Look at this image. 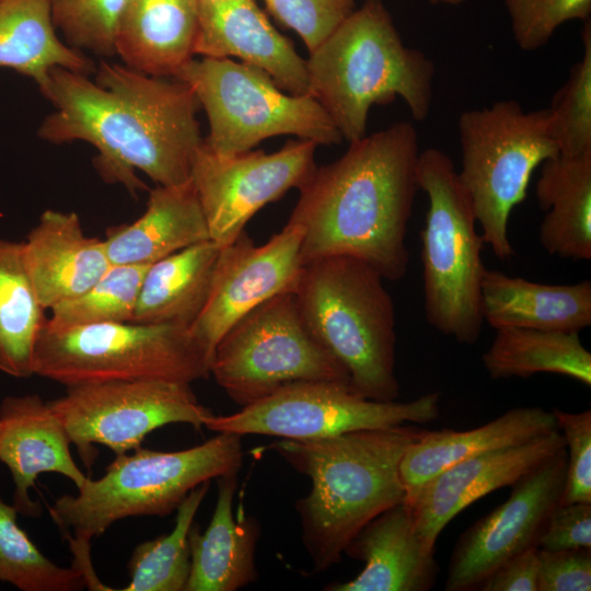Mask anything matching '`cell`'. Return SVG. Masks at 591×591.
I'll use <instances>...</instances> for the list:
<instances>
[{"label":"cell","mask_w":591,"mask_h":591,"mask_svg":"<svg viewBox=\"0 0 591 591\" xmlns=\"http://www.w3.org/2000/svg\"><path fill=\"white\" fill-rule=\"evenodd\" d=\"M95 72L91 80L61 67L50 70L40 93L55 111L39 125L38 137L54 144H92L103 179L132 195L146 188L137 171L162 186L188 182L204 141L192 88L105 60Z\"/></svg>","instance_id":"6da1fadb"},{"label":"cell","mask_w":591,"mask_h":591,"mask_svg":"<svg viewBox=\"0 0 591 591\" xmlns=\"http://www.w3.org/2000/svg\"><path fill=\"white\" fill-rule=\"evenodd\" d=\"M419 152L414 126L399 121L349 142L339 159L316 167L299 189L288 221L303 229V265L327 256H351L384 280L404 278Z\"/></svg>","instance_id":"7a4b0ae2"},{"label":"cell","mask_w":591,"mask_h":591,"mask_svg":"<svg viewBox=\"0 0 591 591\" xmlns=\"http://www.w3.org/2000/svg\"><path fill=\"white\" fill-rule=\"evenodd\" d=\"M421 431L401 425L318 439H280L269 445L311 480L310 493L296 502V510L315 571L339 563L364 525L405 501L399 463Z\"/></svg>","instance_id":"3957f363"},{"label":"cell","mask_w":591,"mask_h":591,"mask_svg":"<svg viewBox=\"0 0 591 591\" xmlns=\"http://www.w3.org/2000/svg\"><path fill=\"white\" fill-rule=\"evenodd\" d=\"M310 94L348 142L366 135L373 105L401 97L415 120L429 115L434 65L407 47L382 0H366L306 59Z\"/></svg>","instance_id":"277c9868"},{"label":"cell","mask_w":591,"mask_h":591,"mask_svg":"<svg viewBox=\"0 0 591 591\" xmlns=\"http://www.w3.org/2000/svg\"><path fill=\"white\" fill-rule=\"evenodd\" d=\"M383 280L358 258L327 256L303 265L293 294L308 329L346 370L351 389L389 402L398 397L399 383L395 306Z\"/></svg>","instance_id":"5b68a950"},{"label":"cell","mask_w":591,"mask_h":591,"mask_svg":"<svg viewBox=\"0 0 591 591\" xmlns=\"http://www.w3.org/2000/svg\"><path fill=\"white\" fill-rule=\"evenodd\" d=\"M242 437L218 432L181 451L138 448L116 455L97 479L88 478L76 495L58 497L53 520L73 538L89 542L114 522L142 515L165 517L204 482L237 474L243 462Z\"/></svg>","instance_id":"8992f818"},{"label":"cell","mask_w":591,"mask_h":591,"mask_svg":"<svg viewBox=\"0 0 591 591\" xmlns=\"http://www.w3.org/2000/svg\"><path fill=\"white\" fill-rule=\"evenodd\" d=\"M418 189L428 198L420 231L427 322L461 344H475L484 323L480 286L484 241L451 158L440 149L419 152Z\"/></svg>","instance_id":"52a82bcc"},{"label":"cell","mask_w":591,"mask_h":591,"mask_svg":"<svg viewBox=\"0 0 591 591\" xmlns=\"http://www.w3.org/2000/svg\"><path fill=\"white\" fill-rule=\"evenodd\" d=\"M461 184L471 200L482 237L501 260L514 255L508 235L512 209L528 194L531 176L558 155L547 109L525 112L514 100L464 111L459 117Z\"/></svg>","instance_id":"ba28073f"},{"label":"cell","mask_w":591,"mask_h":591,"mask_svg":"<svg viewBox=\"0 0 591 591\" xmlns=\"http://www.w3.org/2000/svg\"><path fill=\"white\" fill-rule=\"evenodd\" d=\"M210 361L189 327L136 322L54 326L46 321L33 369L66 386L136 380L190 384L210 375Z\"/></svg>","instance_id":"9c48e42d"},{"label":"cell","mask_w":591,"mask_h":591,"mask_svg":"<svg viewBox=\"0 0 591 591\" xmlns=\"http://www.w3.org/2000/svg\"><path fill=\"white\" fill-rule=\"evenodd\" d=\"M174 78L194 91L209 123L204 143L217 154L246 152L282 135L317 146L343 140L314 96L286 93L268 74L246 63L230 58H192Z\"/></svg>","instance_id":"30bf717a"},{"label":"cell","mask_w":591,"mask_h":591,"mask_svg":"<svg viewBox=\"0 0 591 591\" xmlns=\"http://www.w3.org/2000/svg\"><path fill=\"white\" fill-rule=\"evenodd\" d=\"M210 375L242 407L296 382L350 384L346 370L308 329L293 292L277 294L239 318L218 341Z\"/></svg>","instance_id":"8fae6325"},{"label":"cell","mask_w":591,"mask_h":591,"mask_svg":"<svg viewBox=\"0 0 591 591\" xmlns=\"http://www.w3.org/2000/svg\"><path fill=\"white\" fill-rule=\"evenodd\" d=\"M440 394L414 401H375L338 381H303L225 416L213 415L205 427L215 432L265 434L305 440L346 432L390 428L405 422L428 424L439 417Z\"/></svg>","instance_id":"7c38bea8"},{"label":"cell","mask_w":591,"mask_h":591,"mask_svg":"<svg viewBox=\"0 0 591 591\" xmlns=\"http://www.w3.org/2000/svg\"><path fill=\"white\" fill-rule=\"evenodd\" d=\"M47 403L88 467L96 456L94 444L120 455L140 448L150 432L165 425L200 430L215 415L199 403L189 383L166 380L72 385Z\"/></svg>","instance_id":"4fadbf2b"},{"label":"cell","mask_w":591,"mask_h":591,"mask_svg":"<svg viewBox=\"0 0 591 591\" xmlns=\"http://www.w3.org/2000/svg\"><path fill=\"white\" fill-rule=\"evenodd\" d=\"M317 144L289 140L280 150L220 155L204 143L192 163L190 179L200 200L210 240L232 243L252 217L291 188L300 189L315 169Z\"/></svg>","instance_id":"5bb4252c"},{"label":"cell","mask_w":591,"mask_h":591,"mask_svg":"<svg viewBox=\"0 0 591 591\" xmlns=\"http://www.w3.org/2000/svg\"><path fill=\"white\" fill-rule=\"evenodd\" d=\"M567 470V450L513 484L510 497L477 520L457 540L444 589L477 590L501 564L537 547L548 517L560 505Z\"/></svg>","instance_id":"9a60e30c"},{"label":"cell","mask_w":591,"mask_h":591,"mask_svg":"<svg viewBox=\"0 0 591 591\" xmlns=\"http://www.w3.org/2000/svg\"><path fill=\"white\" fill-rule=\"evenodd\" d=\"M303 229L287 222L266 243L256 245L243 231L221 247L208 300L189 331L212 358L223 334L268 299L293 292L303 263Z\"/></svg>","instance_id":"2e32d148"},{"label":"cell","mask_w":591,"mask_h":591,"mask_svg":"<svg viewBox=\"0 0 591 591\" xmlns=\"http://www.w3.org/2000/svg\"><path fill=\"white\" fill-rule=\"evenodd\" d=\"M566 448L560 430L461 461L429 479L406 502L424 547L433 552L442 530L462 510L485 495L512 486Z\"/></svg>","instance_id":"e0dca14e"},{"label":"cell","mask_w":591,"mask_h":591,"mask_svg":"<svg viewBox=\"0 0 591 591\" xmlns=\"http://www.w3.org/2000/svg\"><path fill=\"white\" fill-rule=\"evenodd\" d=\"M198 10L195 56L235 57L264 71L288 93L310 94L306 60L254 0L204 1Z\"/></svg>","instance_id":"ac0fdd59"},{"label":"cell","mask_w":591,"mask_h":591,"mask_svg":"<svg viewBox=\"0 0 591 591\" xmlns=\"http://www.w3.org/2000/svg\"><path fill=\"white\" fill-rule=\"evenodd\" d=\"M70 439L48 403L37 394L7 396L0 404V462L14 483L13 506L38 517L40 503L30 495L37 477L57 473L79 489L89 478L76 464Z\"/></svg>","instance_id":"d6986e66"},{"label":"cell","mask_w":591,"mask_h":591,"mask_svg":"<svg viewBox=\"0 0 591 591\" xmlns=\"http://www.w3.org/2000/svg\"><path fill=\"white\" fill-rule=\"evenodd\" d=\"M23 254L46 310L85 292L112 265L104 241L86 236L72 211L45 210L26 235Z\"/></svg>","instance_id":"ffe728a7"},{"label":"cell","mask_w":591,"mask_h":591,"mask_svg":"<svg viewBox=\"0 0 591 591\" xmlns=\"http://www.w3.org/2000/svg\"><path fill=\"white\" fill-rule=\"evenodd\" d=\"M347 556L363 561L354 579L329 584L328 591H427L438 565L421 544L410 507L397 503L371 520L347 544Z\"/></svg>","instance_id":"44dd1931"},{"label":"cell","mask_w":591,"mask_h":591,"mask_svg":"<svg viewBox=\"0 0 591 591\" xmlns=\"http://www.w3.org/2000/svg\"><path fill=\"white\" fill-rule=\"evenodd\" d=\"M557 429L553 412L541 407H518L471 430H422L406 449L399 463L405 502H410L433 476L461 461Z\"/></svg>","instance_id":"7402d4cb"},{"label":"cell","mask_w":591,"mask_h":591,"mask_svg":"<svg viewBox=\"0 0 591 591\" xmlns=\"http://www.w3.org/2000/svg\"><path fill=\"white\" fill-rule=\"evenodd\" d=\"M210 240L195 186L158 185L134 222L108 229L103 240L111 264L151 265L183 248Z\"/></svg>","instance_id":"603a6c76"},{"label":"cell","mask_w":591,"mask_h":591,"mask_svg":"<svg viewBox=\"0 0 591 591\" xmlns=\"http://www.w3.org/2000/svg\"><path fill=\"white\" fill-rule=\"evenodd\" d=\"M211 520L204 532L188 533L190 570L185 591H235L257 578V522L233 510L237 474L220 476Z\"/></svg>","instance_id":"cb8c5ba5"},{"label":"cell","mask_w":591,"mask_h":591,"mask_svg":"<svg viewBox=\"0 0 591 591\" xmlns=\"http://www.w3.org/2000/svg\"><path fill=\"white\" fill-rule=\"evenodd\" d=\"M198 26V0H127L116 55L141 73L174 78L195 56Z\"/></svg>","instance_id":"d4e9b609"},{"label":"cell","mask_w":591,"mask_h":591,"mask_svg":"<svg viewBox=\"0 0 591 591\" xmlns=\"http://www.w3.org/2000/svg\"><path fill=\"white\" fill-rule=\"evenodd\" d=\"M480 313L491 327L579 333L591 325V281L546 285L485 268Z\"/></svg>","instance_id":"484cf974"},{"label":"cell","mask_w":591,"mask_h":591,"mask_svg":"<svg viewBox=\"0 0 591 591\" xmlns=\"http://www.w3.org/2000/svg\"><path fill=\"white\" fill-rule=\"evenodd\" d=\"M536 198L546 211L538 239L552 256L591 259V152L544 161Z\"/></svg>","instance_id":"4316f807"},{"label":"cell","mask_w":591,"mask_h":591,"mask_svg":"<svg viewBox=\"0 0 591 591\" xmlns=\"http://www.w3.org/2000/svg\"><path fill=\"white\" fill-rule=\"evenodd\" d=\"M220 250L208 240L151 264L132 322L190 327L208 300Z\"/></svg>","instance_id":"83f0119b"},{"label":"cell","mask_w":591,"mask_h":591,"mask_svg":"<svg viewBox=\"0 0 591 591\" xmlns=\"http://www.w3.org/2000/svg\"><path fill=\"white\" fill-rule=\"evenodd\" d=\"M56 67L95 72L89 58L57 36L46 0H0V68L33 79L42 91Z\"/></svg>","instance_id":"f1b7e54d"},{"label":"cell","mask_w":591,"mask_h":591,"mask_svg":"<svg viewBox=\"0 0 591 591\" xmlns=\"http://www.w3.org/2000/svg\"><path fill=\"white\" fill-rule=\"evenodd\" d=\"M482 361L494 380L526 379L547 372L591 385V354L582 345L579 333L499 327Z\"/></svg>","instance_id":"f546056e"},{"label":"cell","mask_w":591,"mask_h":591,"mask_svg":"<svg viewBox=\"0 0 591 591\" xmlns=\"http://www.w3.org/2000/svg\"><path fill=\"white\" fill-rule=\"evenodd\" d=\"M24 263L23 242L0 239V371L13 378L34 375L37 338L45 325Z\"/></svg>","instance_id":"4dcf8cb0"},{"label":"cell","mask_w":591,"mask_h":591,"mask_svg":"<svg viewBox=\"0 0 591 591\" xmlns=\"http://www.w3.org/2000/svg\"><path fill=\"white\" fill-rule=\"evenodd\" d=\"M207 480L189 491L177 507L173 530L137 545L127 565L124 591H185L190 570L188 533L206 497Z\"/></svg>","instance_id":"1f68e13d"},{"label":"cell","mask_w":591,"mask_h":591,"mask_svg":"<svg viewBox=\"0 0 591 591\" xmlns=\"http://www.w3.org/2000/svg\"><path fill=\"white\" fill-rule=\"evenodd\" d=\"M18 510L0 496V581L22 591H76L86 587L76 567L46 557L18 524Z\"/></svg>","instance_id":"d6a6232c"},{"label":"cell","mask_w":591,"mask_h":591,"mask_svg":"<svg viewBox=\"0 0 591 591\" xmlns=\"http://www.w3.org/2000/svg\"><path fill=\"white\" fill-rule=\"evenodd\" d=\"M150 265H111L85 292L50 309L54 326L132 322Z\"/></svg>","instance_id":"836d02e7"},{"label":"cell","mask_w":591,"mask_h":591,"mask_svg":"<svg viewBox=\"0 0 591 591\" xmlns=\"http://www.w3.org/2000/svg\"><path fill=\"white\" fill-rule=\"evenodd\" d=\"M581 59L570 69L547 109L549 129L558 154L591 152V25L584 22Z\"/></svg>","instance_id":"e575fe53"},{"label":"cell","mask_w":591,"mask_h":591,"mask_svg":"<svg viewBox=\"0 0 591 591\" xmlns=\"http://www.w3.org/2000/svg\"><path fill=\"white\" fill-rule=\"evenodd\" d=\"M67 45L99 57L116 55L115 40L127 0H46Z\"/></svg>","instance_id":"d590c367"},{"label":"cell","mask_w":591,"mask_h":591,"mask_svg":"<svg viewBox=\"0 0 591 591\" xmlns=\"http://www.w3.org/2000/svg\"><path fill=\"white\" fill-rule=\"evenodd\" d=\"M515 44L524 51L544 46L564 23L590 20L591 0H503Z\"/></svg>","instance_id":"8d00e7d4"},{"label":"cell","mask_w":591,"mask_h":591,"mask_svg":"<svg viewBox=\"0 0 591 591\" xmlns=\"http://www.w3.org/2000/svg\"><path fill=\"white\" fill-rule=\"evenodd\" d=\"M268 11L294 31L309 53L355 10L354 0H263Z\"/></svg>","instance_id":"74e56055"},{"label":"cell","mask_w":591,"mask_h":591,"mask_svg":"<svg viewBox=\"0 0 591 591\" xmlns=\"http://www.w3.org/2000/svg\"><path fill=\"white\" fill-rule=\"evenodd\" d=\"M553 413L568 449L560 503H591V412L567 413L554 408Z\"/></svg>","instance_id":"f35d334b"},{"label":"cell","mask_w":591,"mask_h":591,"mask_svg":"<svg viewBox=\"0 0 591 591\" xmlns=\"http://www.w3.org/2000/svg\"><path fill=\"white\" fill-rule=\"evenodd\" d=\"M537 591H590L591 548H538Z\"/></svg>","instance_id":"ab89813d"},{"label":"cell","mask_w":591,"mask_h":591,"mask_svg":"<svg viewBox=\"0 0 591 591\" xmlns=\"http://www.w3.org/2000/svg\"><path fill=\"white\" fill-rule=\"evenodd\" d=\"M537 547L546 551L591 548V503L558 505L548 517Z\"/></svg>","instance_id":"60d3db41"},{"label":"cell","mask_w":591,"mask_h":591,"mask_svg":"<svg viewBox=\"0 0 591 591\" xmlns=\"http://www.w3.org/2000/svg\"><path fill=\"white\" fill-rule=\"evenodd\" d=\"M538 547L528 548L494 570L479 586L482 591H537Z\"/></svg>","instance_id":"b9f144b4"},{"label":"cell","mask_w":591,"mask_h":591,"mask_svg":"<svg viewBox=\"0 0 591 591\" xmlns=\"http://www.w3.org/2000/svg\"><path fill=\"white\" fill-rule=\"evenodd\" d=\"M431 4L460 5L466 0H426Z\"/></svg>","instance_id":"7bdbcfd3"},{"label":"cell","mask_w":591,"mask_h":591,"mask_svg":"<svg viewBox=\"0 0 591 591\" xmlns=\"http://www.w3.org/2000/svg\"><path fill=\"white\" fill-rule=\"evenodd\" d=\"M204 1H215V0H198V2H204Z\"/></svg>","instance_id":"ee69618b"}]
</instances>
